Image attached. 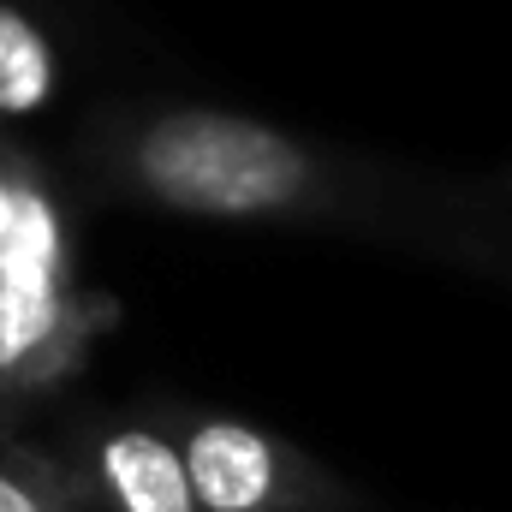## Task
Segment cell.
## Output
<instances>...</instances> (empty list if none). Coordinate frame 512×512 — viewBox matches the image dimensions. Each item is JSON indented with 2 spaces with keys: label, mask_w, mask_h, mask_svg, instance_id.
Returning a JSON list of instances; mask_svg holds the SVG:
<instances>
[{
  "label": "cell",
  "mask_w": 512,
  "mask_h": 512,
  "mask_svg": "<svg viewBox=\"0 0 512 512\" xmlns=\"http://www.w3.org/2000/svg\"><path fill=\"white\" fill-rule=\"evenodd\" d=\"M120 179L197 221H298L328 203V167L298 137L227 108H161L120 137Z\"/></svg>",
  "instance_id": "1"
},
{
  "label": "cell",
  "mask_w": 512,
  "mask_h": 512,
  "mask_svg": "<svg viewBox=\"0 0 512 512\" xmlns=\"http://www.w3.org/2000/svg\"><path fill=\"white\" fill-rule=\"evenodd\" d=\"M108 322L114 304L78 286L54 191L24 161L18 215L0 239V411L66 382Z\"/></svg>",
  "instance_id": "2"
},
{
  "label": "cell",
  "mask_w": 512,
  "mask_h": 512,
  "mask_svg": "<svg viewBox=\"0 0 512 512\" xmlns=\"http://www.w3.org/2000/svg\"><path fill=\"white\" fill-rule=\"evenodd\" d=\"M179 447L203 512H352L358 495L304 447L245 417H185Z\"/></svg>",
  "instance_id": "3"
},
{
  "label": "cell",
  "mask_w": 512,
  "mask_h": 512,
  "mask_svg": "<svg viewBox=\"0 0 512 512\" xmlns=\"http://www.w3.org/2000/svg\"><path fill=\"white\" fill-rule=\"evenodd\" d=\"M84 459H90V489L108 512H203L185 447L161 423H102Z\"/></svg>",
  "instance_id": "4"
},
{
  "label": "cell",
  "mask_w": 512,
  "mask_h": 512,
  "mask_svg": "<svg viewBox=\"0 0 512 512\" xmlns=\"http://www.w3.org/2000/svg\"><path fill=\"white\" fill-rule=\"evenodd\" d=\"M54 48L42 36V24L18 6L0 0V120H30L54 102Z\"/></svg>",
  "instance_id": "5"
},
{
  "label": "cell",
  "mask_w": 512,
  "mask_h": 512,
  "mask_svg": "<svg viewBox=\"0 0 512 512\" xmlns=\"http://www.w3.org/2000/svg\"><path fill=\"white\" fill-rule=\"evenodd\" d=\"M84 483L36 453V447H0V512H78Z\"/></svg>",
  "instance_id": "6"
},
{
  "label": "cell",
  "mask_w": 512,
  "mask_h": 512,
  "mask_svg": "<svg viewBox=\"0 0 512 512\" xmlns=\"http://www.w3.org/2000/svg\"><path fill=\"white\" fill-rule=\"evenodd\" d=\"M18 179H24V155L0 143V239H6V227L18 215Z\"/></svg>",
  "instance_id": "7"
}]
</instances>
